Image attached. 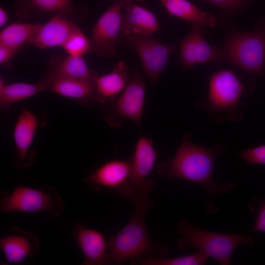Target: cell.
<instances>
[{"label": "cell", "mask_w": 265, "mask_h": 265, "mask_svg": "<svg viewBox=\"0 0 265 265\" xmlns=\"http://www.w3.org/2000/svg\"><path fill=\"white\" fill-rule=\"evenodd\" d=\"M52 81L45 76L36 83L15 82L8 84L0 80V108L5 110L15 102L31 97L38 93L50 89Z\"/></svg>", "instance_id": "obj_19"}, {"label": "cell", "mask_w": 265, "mask_h": 265, "mask_svg": "<svg viewBox=\"0 0 265 265\" xmlns=\"http://www.w3.org/2000/svg\"><path fill=\"white\" fill-rule=\"evenodd\" d=\"M68 55L82 56L90 49L89 39L79 28L74 31L62 46Z\"/></svg>", "instance_id": "obj_25"}, {"label": "cell", "mask_w": 265, "mask_h": 265, "mask_svg": "<svg viewBox=\"0 0 265 265\" xmlns=\"http://www.w3.org/2000/svg\"><path fill=\"white\" fill-rule=\"evenodd\" d=\"M131 172L130 159H113L106 162L88 174L84 182L96 192L103 187L116 189L128 181Z\"/></svg>", "instance_id": "obj_15"}, {"label": "cell", "mask_w": 265, "mask_h": 265, "mask_svg": "<svg viewBox=\"0 0 265 265\" xmlns=\"http://www.w3.org/2000/svg\"><path fill=\"white\" fill-rule=\"evenodd\" d=\"M206 27L191 24L189 33L181 41L179 60L184 69H189L198 63L227 62L222 47H213L205 40Z\"/></svg>", "instance_id": "obj_11"}, {"label": "cell", "mask_w": 265, "mask_h": 265, "mask_svg": "<svg viewBox=\"0 0 265 265\" xmlns=\"http://www.w3.org/2000/svg\"><path fill=\"white\" fill-rule=\"evenodd\" d=\"M51 91L60 96L77 99L85 105L95 102L94 78L90 80L57 79L52 81Z\"/></svg>", "instance_id": "obj_20"}, {"label": "cell", "mask_w": 265, "mask_h": 265, "mask_svg": "<svg viewBox=\"0 0 265 265\" xmlns=\"http://www.w3.org/2000/svg\"><path fill=\"white\" fill-rule=\"evenodd\" d=\"M120 3V4L122 8H124L126 6L133 3L134 0H137L140 2H143L146 0H118Z\"/></svg>", "instance_id": "obj_32"}, {"label": "cell", "mask_w": 265, "mask_h": 265, "mask_svg": "<svg viewBox=\"0 0 265 265\" xmlns=\"http://www.w3.org/2000/svg\"><path fill=\"white\" fill-rule=\"evenodd\" d=\"M153 187L145 190L132 199L135 210L128 223L107 241L109 265H122L128 260L157 256L163 258L168 248L166 243L153 241L149 235L145 222L146 213L155 205L149 197Z\"/></svg>", "instance_id": "obj_2"}, {"label": "cell", "mask_w": 265, "mask_h": 265, "mask_svg": "<svg viewBox=\"0 0 265 265\" xmlns=\"http://www.w3.org/2000/svg\"><path fill=\"white\" fill-rule=\"evenodd\" d=\"M38 125L35 114L26 109L22 110L13 130L16 156L11 161V165L14 168L24 169L33 163L36 153L30 148Z\"/></svg>", "instance_id": "obj_12"}, {"label": "cell", "mask_w": 265, "mask_h": 265, "mask_svg": "<svg viewBox=\"0 0 265 265\" xmlns=\"http://www.w3.org/2000/svg\"><path fill=\"white\" fill-rule=\"evenodd\" d=\"M227 62L254 76L265 70V17L257 22L252 32H238L222 47Z\"/></svg>", "instance_id": "obj_4"}, {"label": "cell", "mask_w": 265, "mask_h": 265, "mask_svg": "<svg viewBox=\"0 0 265 265\" xmlns=\"http://www.w3.org/2000/svg\"><path fill=\"white\" fill-rule=\"evenodd\" d=\"M72 237L84 256L81 265H109V255L106 252L107 242L101 232L87 228L79 221L73 230Z\"/></svg>", "instance_id": "obj_13"}, {"label": "cell", "mask_w": 265, "mask_h": 265, "mask_svg": "<svg viewBox=\"0 0 265 265\" xmlns=\"http://www.w3.org/2000/svg\"><path fill=\"white\" fill-rule=\"evenodd\" d=\"M17 49L0 45V63H3L9 60L16 53Z\"/></svg>", "instance_id": "obj_30"}, {"label": "cell", "mask_w": 265, "mask_h": 265, "mask_svg": "<svg viewBox=\"0 0 265 265\" xmlns=\"http://www.w3.org/2000/svg\"><path fill=\"white\" fill-rule=\"evenodd\" d=\"M177 233L181 237L177 247L183 251L189 247L198 249L221 265H229L233 252L243 245L251 247L253 238L246 235L228 234L201 229L184 220L176 224Z\"/></svg>", "instance_id": "obj_3"}, {"label": "cell", "mask_w": 265, "mask_h": 265, "mask_svg": "<svg viewBox=\"0 0 265 265\" xmlns=\"http://www.w3.org/2000/svg\"><path fill=\"white\" fill-rule=\"evenodd\" d=\"M158 156L152 139L145 136L140 137L130 159V177L116 189L122 197L132 199L144 191L150 182L151 178H147L154 168Z\"/></svg>", "instance_id": "obj_9"}, {"label": "cell", "mask_w": 265, "mask_h": 265, "mask_svg": "<svg viewBox=\"0 0 265 265\" xmlns=\"http://www.w3.org/2000/svg\"><path fill=\"white\" fill-rule=\"evenodd\" d=\"M0 249L6 263H20L39 251L40 239L33 232L13 226L9 229L7 236L0 238Z\"/></svg>", "instance_id": "obj_14"}, {"label": "cell", "mask_w": 265, "mask_h": 265, "mask_svg": "<svg viewBox=\"0 0 265 265\" xmlns=\"http://www.w3.org/2000/svg\"><path fill=\"white\" fill-rule=\"evenodd\" d=\"M96 76L89 70L82 56L68 55L55 65L47 76L52 81L57 79L90 80Z\"/></svg>", "instance_id": "obj_22"}, {"label": "cell", "mask_w": 265, "mask_h": 265, "mask_svg": "<svg viewBox=\"0 0 265 265\" xmlns=\"http://www.w3.org/2000/svg\"><path fill=\"white\" fill-rule=\"evenodd\" d=\"M121 8L118 0H115L91 29V49L102 57L109 58L116 54V45L119 43L121 32Z\"/></svg>", "instance_id": "obj_10"}, {"label": "cell", "mask_w": 265, "mask_h": 265, "mask_svg": "<svg viewBox=\"0 0 265 265\" xmlns=\"http://www.w3.org/2000/svg\"><path fill=\"white\" fill-rule=\"evenodd\" d=\"M168 13L172 16L190 23L213 27L216 20L210 13L201 11L188 0H159Z\"/></svg>", "instance_id": "obj_21"}, {"label": "cell", "mask_w": 265, "mask_h": 265, "mask_svg": "<svg viewBox=\"0 0 265 265\" xmlns=\"http://www.w3.org/2000/svg\"><path fill=\"white\" fill-rule=\"evenodd\" d=\"M129 67L120 61L111 72L94 78L95 102L105 104L113 100L126 88L129 80Z\"/></svg>", "instance_id": "obj_18"}, {"label": "cell", "mask_w": 265, "mask_h": 265, "mask_svg": "<svg viewBox=\"0 0 265 265\" xmlns=\"http://www.w3.org/2000/svg\"><path fill=\"white\" fill-rule=\"evenodd\" d=\"M145 98V83L141 73L135 72L122 92L112 101L103 104L105 118L112 127L121 124L123 119L141 125Z\"/></svg>", "instance_id": "obj_7"}, {"label": "cell", "mask_w": 265, "mask_h": 265, "mask_svg": "<svg viewBox=\"0 0 265 265\" xmlns=\"http://www.w3.org/2000/svg\"><path fill=\"white\" fill-rule=\"evenodd\" d=\"M215 5L223 9H231L239 6L244 0H201Z\"/></svg>", "instance_id": "obj_29"}, {"label": "cell", "mask_w": 265, "mask_h": 265, "mask_svg": "<svg viewBox=\"0 0 265 265\" xmlns=\"http://www.w3.org/2000/svg\"><path fill=\"white\" fill-rule=\"evenodd\" d=\"M249 210L256 219L249 232H265V196H255L248 204Z\"/></svg>", "instance_id": "obj_27"}, {"label": "cell", "mask_w": 265, "mask_h": 265, "mask_svg": "<svg viewBox=\"0 0 265 265\" xmlns=\"http://www.w3.org/2000/svg\"><path fill=\"white\" fill-rule=\"evenodd\" d=\"M78 28L65 14L57 13L40 25L28 43L40 49L62 47Z\"/></svg>", "instance_id": "obj_16"}, {"label": "cell", "mask_w": 265, "mask_h": 265, "mask_svg": "<svg viewBox=\"0 0 265 265\" xmlns=\"http://www.w3.org/2000/svg\"><path fill=\"white\" fill-rule=\"evenodd\" d=\"M124 8L120 38L132 35H153L161 30L156 16L149 10L134 3Z\"/></svg>", "instance_id": "obj_17"}, {"label": "cell", "mask_w": 265, "mask_h": 265, "mask_svg": "<svg viewBox=\"0 0 265 265\" xmlns=\"http://www.w3.org/2000/svg\"><path fill=\"white\" fill-rule=\"evenodd\" d=\"M244 92L243 84L233 71L215 72L210 79L209 96L204 108L228 121H239L243 117L240 102Z\"/></svg>", "instance_id": "obj_6"}, {"label": "cell", "mask_w": 265, "mask_h": 265, "mask_svg": "<svg viewBox=\"0 0 265 265\" xmlns=\"http://www.w3.org/2000/svg\"><path fill=\"white\" fill-rule=\"evenodd\" d=\"M191 133L183 136L181 145L174 157L160 163L157 173L165 178L182 180L202 186L206 190L208 199L205 206L206 213L216 212L218 208L214 197L220 193H229L235 186L234 182L218 183L213 179V170L217 158L224 151L222 144L206 147L192 142Z\"/></svg>", "instance_id": "obj_1"}, {"label": "cell", "mask_w": 265, "mask_h": 265, "mask_svg": "<svg viewBox=\"0 0 265 265\" xmlns=\"http://www.w3.org/2000/svg\"><path fill=\"white\" fill-rule=\"evenodd\" d=\"M238 155L247 164L265 165V145L246 149Z\"/></svg>", "instance_id": "obj_28"}, {"label": "cell", "mask_w": 265, "mask_h": 265, "mask_svg": "<svg viewBox=\"0 0 265 265\" xmlns=\"http://www.w3.org/2000/svg\"><path fill=\"white\" fill-rule=\"evenodd\" d=\"M8 19V15L6 11L2 8H0V27H3Z\"/></svg>", "instance_id": "obj_31"}, {"label": "cell", "mask_w": 265, "mask_h": 265, "mask_svg": "<svg viewBox=\"0 0 265 265\" xmlns=\"http://www.w3.org/2000/svg\"><path fill=\"white\" fill-rule=\"evenodd\" d=\"M209 257L202 251L181 257L163 259L159 258H141L130 260L132 265H203Z\"/></svg>", "instance_id": "obj_24"}, {"label": "cell", "mask_w": 265, "mask_h": 265, "mask_svg": "<svg viewBox=\"0 0 265 265\" xmlns=\"http://www.w3.org/2000/svg\"><path fill=\"white\" fill-rule=\"evenodd\" d=\"M0 194L1 213L43 212L54 220L61 216L65 208L55 189L47 185L37 189L21 185L9 194L2 191Z\"/></svg>", "instance_id": "obj_5"}, {"label": "cell", "mask_w": 265, "mask_h": 265, "mask_svg": "<svg viewBox=\"0 0 265 265\" xmlns=\"http://www.w3.org/2000/svg\"><path fill=\"white\" fill-rule=\"evenodd\" d=\"M119 44L135 50L152 85L157 84L168 63L170 54L177 49L176 45L163 44L153 35L124 36L120 38Z\"/></svg>", "instance_id": "obj_8"}, {"label": "cell", "mask_w": 265, "mask_h": 265, "mask_svg": "<svg viewBox=\"0 0 265 265\" xmlns=\"http://www.w3.org/2000/svg\"><path fill=\"white\" fill-rule=\"evenodd\" d=\"M36 9L43 12L66 14L71 12L73 5L72 0H28Z\"/></svg>", "instance_id": "obj_26"}, {"label": "cell", "mask_w": 265, "mask_h": 265, "mask_svg": "<svg viewBox=\"0 0 265 265\" xmlns=\"http://www.w3.org/2000/svg\"><path fill=\"white\" fill-rule=\"evenodd\" d=\"M41 25L39 24L13 23L0 32V45L18 49L29 41Z\"/></svg>", "instance_id": "obj_23"}]
</instances>
